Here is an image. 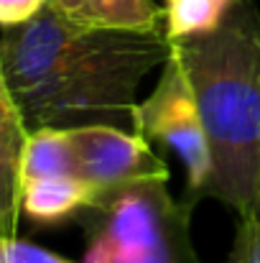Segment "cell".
Wrapping results in <instances>:
<instances>
[{
    "instance_id": "6da1fadb",
    "label": "cell",
    "mask_w": 260,
    "mask_h": 263,
    "mask_svg": "<svg viewBox=\"0 0 260 263\" xmlns=\"http://www.w3.org/2000/svg\"><path fill=\"white\" fill-rule=\"evenodd\" d=\"M166 26L94 31L67 21L49 3L0 39V62L28 130L110 123L135 130V95L166 64Z\"/></svg>"
},
{
    "instance_id": "7a4b0ae2",
    "label": "cell",
    "mask_w": 260,
    "mask_h": 263,
    "mask_svg": "<svg viewBox=\"0 0 260 263\" xmlns=\"http://www.w3.org/2000/svg\"><path fill=\"white\" fill-rule=\"evenodd\" d=\"M209 143L202 189L237 215L260 204V15L235 0L222 23L202 36L171 41ZM199 194V197H202Z\"/></svg>"
},
{
    "instance_id": "3957f363",
    "label": "cell",
    "mask_w": 260,
    "mask_h": 263,
    "mask_svg": "<svg viewBox=\"0 0 260 263\" xmlns=\"http://www.w3.org/2000/svg\"><path fill=\"white\" fill-rule=\"evenodd\" d=\"M135 133H141L143 138L161 141L181 159L189 189L196 199L207 184L212 166L209 143L199 118L196 97L173 51L161 67V80L151 97L135 105Z\"/></svg>"
},
{
    "instance_id": "277c9868",
    "label": "cell",
    "mask_w": 260,
    "mask_h": 263,
    "mask_svg": "<svg viewBox=\"0 0 260 263\" xmlns=\"http://www.w3.org/2000/svg\"><path fill=\"white\" fill-rule=\"evenodd\" d=\"M74 176L89 181L97 192L143 181V179H169L166 164L153 154L148 138L135 130L110 125V123H85L67 128Z\"/></svg>"
},
{
    "instance_id": "5b68a950",
    "label": "cell",
    "mask_w": 260,
    "mask_h": 263,
    "mask_svg": "<svg viewBox=\"0 0 260 263\" xmlns=\"http://www.w3.org/2000/svg\"><path fill=\"white\" fill-rule=\"evenodd\" d=\"M28 136L23 112L0 62V235H15L21 217V154Z\"/></svg>"
},
{
    "instance_id": "8992f818",
    "label": "cell",
    "mask_w": 260,
    "mask_h": 263,
    "mask_svg": "<svg viewBox=\"0 0 260 263\" xmlns=\"http://www.w3.org/2000/svg\"><path fill=\"white\" fill-rule=\"evenodd\" d=\"M94 197L97 189L74 174L28 179L21 184V212L33 222L51 225L85 212Z\"/></svg>"
},
{
    "instance_id": "52a82bcc",
    "label": "cell",
    "mask_w": 260,
    "mask_h": 263,
    "mask_svg": "<svg viewBox=\"0 0 260 263\" xmlns=\"http://www.w3.org/2000/svg\"><path fill=\"white\" fill-rule=\"evenodd\" d=\"M67 21L94 31H148L164 26L153 0H49Z\"/></svg>"
},
{
    "instance_id": "ba28073f",
    "label": "cell",
    "mask_w": 260,
    "mask_h": 263,
    "mask_svg": "<svg viewBox=\"0 0 260 263\" xmlns=\"http://www.w3.org/2000/svg\"><path fill=\"white\" fill-rule=\"evenodd\" d=\"M74 174V156L67 128H33L26 136L21 154V184L41 176Z\"/></svg>"
},
{
    "instance_id": "9c48e42d",
    "label": "cell",
    "mask_w": 260,
    "mask_h": 263,
    "mask_svg": "<svg viewBox=\"0 0 260 263\" xmlns=\"http://www.w3.org/2000/svg\"><path fill=\"white\" fill-rule=\"evenodd\" d=\"M235 0H166L164 26L171 41L214 31Z\"/></svg>"
},
{
    "instance_id": "30bf717a",
    "label": "cell",
    "mask_w": 260,
    "mask_h": 263,
    "mask_svg": "<svg viewBox=\"0 0 260 263\" xmlns=\"http://www.w3.org/2000/svg\"><path fill=\"white\" fill-rule=\"evenodd\" d=\"M123 263H199L194 248H191V240H189V222H181L178 228H173L148 253L128 258Z\"/></svg>"
},
{
    "instance_id": "8fae6325",
    "label": "cell",
    "mask_w": 260,
    "mask_h": 263,
    "mask_svg": "<svg viewBox=\"0 0 260 263\" xmlns=\"http://www.w3.org/2000/svg\"><path fill=\"white\" fill-rule=\"evenodd\" d=\"M227 263H260V204L240 215Z\"/></svg>"
},
{
    "instance_id": "7c38bea8",
    "label": "cell",
    "mask_w": 260,
    "mask_h": 263,
    "mask_svg": "<svg viewBox=\"0 0 260 263\" xmlns=\"http://www.w3.org/2000/svg\"><path fill=\"white\" fill-rule=\"evenodd\" d=\"M0 263H74L41 246L18 240L15 235H0Z\"/></svg>"
},
{
    "instance_id": "4fadbf2b",
    "label": "cell",
    "mask_w": 260,
    "mask_h": 263,
    "mask_svg": "<svg viewBox=\"0 0 260 263\" xmlns=\"http://www.w3.org/2000/svg\"><path fill=\"white\" fill-rule=\"evenodd\" d=\"M49 0H0V26L10 28L33 18Z\"/></svg>"
}]
</instances>
